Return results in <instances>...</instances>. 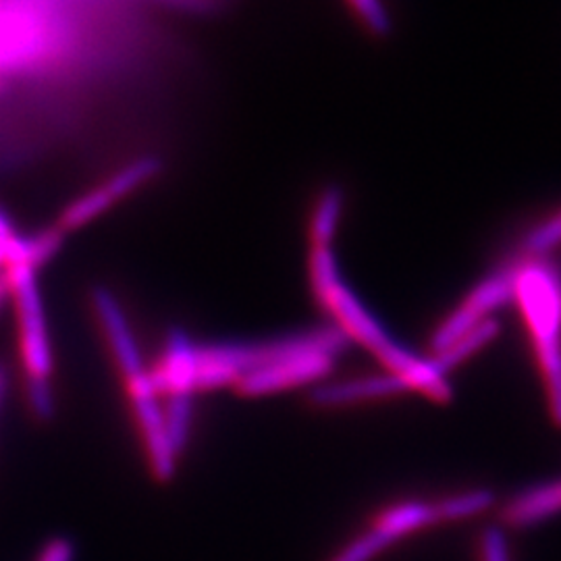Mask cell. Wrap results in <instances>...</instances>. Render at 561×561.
Here are the masks:
<instances>
[{
	"instance_id": "cell-1",
	"label": "cell",
	"mask_w": 561,
	"mask_h": 561,
	"mask_svg": "<svg viewBox=\"0 0 561 561\" xmlns=\"http://www.w3.org/2000/svg\"><path fill=\"white\" fill-rule=\"evenodd\" d=\"M150 34L76 0H0V123L85 101L144 57Z\"/></svg>"
},
{
	"instance_id": "cell-2",
	"label": "cell",
	"mask_w": 561,
	"mask_h": 561,
	"mask_svg": "<svg viewBox=\"0 0 561 561\" xmlns=\"http://www.w3.org/2000/svg\"><path fill=\"white\" fill-rule=\"evenodd\" d=\"M347 343L350 337L340 327L240 343H196L175 329L164 341L159 360L150 366V379L161 398L178 393L196 398V393L208 389L236 387L245 375L273 362L304 354H327L335 358Z\"/></svg>"
},
{
	"instance_id": "cell-3",
	"label": "cell",
	"mask_w": 561,
	"mask_h": 561,
	"mask_svg": "<svg viewBox=\"0 0 561 561\" xmlns=\"http://www.w3.org/2000/svg\"><path fill=\"white\" fill-rule=\"evenodd\" d=\"M310 280L317 300L321 301L322 308L337 321L350 340L360 341L393 375H400L401 379L412 385V389H419L431 400L439 403L454 400L451 382L437 368V364L422 358L396 340L350 289L341 275L331 243H312Z\"/></svg>"
},
{
	"instance_id": "cell-4",
	"label": "cell",
	"mask_w": 561,
	"mask_h": 561,
	"mask_svg": "<svg viewBox=\"0 0 561 561\" xmlns=\"http://www.w3.org/2000/svg\"><path fill=\"white\" fill-rule=\"evenodd\" d=\"M516 262L514 301L528 324L547 385L551 416L561 426V273L542 259Z\"/></svg>"
},
{
	"instance_id": "cell-5",
	"label": "cell",
	"mask_w": 561,
	"mask_h": 561,
	"mask_svg": "<svg viewBox=\"0 0 561 561\" xmlns=\"http://www.w3.org/2000/svg\"><path fill=\"white\" fill-rule=\"evenodd\" d=\"M9 298L13 300L15 319H18V340H20V356L23 370L27 375L25 393L27 398H46L53 396V345L48 333L46 310L38 287V273L32 271H9L0 275Z\"/></svg>"
},
{
	"instance_id": "cell-6",
	"label": "cell",
	"mask_w": 561,
	"mask_h": 561,
	"mask_svg": "<svg viewBox=\"0 0 561 561\" xmlns=\"http://www.w3.org/2000/svg\"><path fill=\"white\" fill-rule=\"evenodd\" d=\"M516 285V262L505 261L466 296L460 308H456L433 335V352L439 354L445 347L460 340L463 333L486 321L503 304L514 301Z\"/></svg>"
},
{
	"instance_id": "cell-7",
	"label": "cell",
	"mask_w": 561,
	"mask_h": 561,
	"mask_svg": "<svg viewBox=\"0 0 561 561\" xmlns=\"http://www.w3.org/2000/svg\"><path fill=\"white\" fill-rule=\"evenodd\" d=\"M157 173V162L150 159L129 162L125 169L113 173L111 178L94 185L90 192L81 194L78 201L67 206L60 213L59 221L53 227L60 236H71L88 222L96 221L104 213H108L119 202L127 201L131 194H136Z\"/></svg>"
},
{
	"instance_id": "cell-8",
	"label": "cell",
	"mask_w": 561,
	"mask_h": 561,
	"mask_svg": "<svg viewBox=\"0 0 561 561\" xmlns=\"http://www.w3.org/2000/svg\"><path fill=\"white\" fill-rule=\"evenodd\" d=\"M433 524H439L435 502L400 503L381 514L370 530L341 549L331 561H373L401 537Z\"/></svg>"
},
{
	"instance_id": "cell-9",
	"label": "cell",
	"mask_w": 561,
	"mask_h": 561,
	"mask_svg": "<svg viewBox=\"0 0 561 561\" xmlns=\"http://www.w3.org/2000/svg\"><path fill=\"white\" fill-rule=\"evenodd\" d=\"M333 360L335 358L327 354H304V356L273 362L245 375L238 381L236 389L241 396L259 398V396L277 393V391L294 389L301 385H310L322 379L333 368Z\"/></svg>"
},
{
	"instance_id": "cell-10",
	"label": "cell",
	"mask_w": 561,
	"mask_h": 561,
	"mask_svg": "<svg viewBox=\"0 0 561 561\" xmlns=\"http://www.w3.org/2000/svg\"><path fill=\"white\" fill-rule=\"evenodd\" d=\"M92 304H94V314L101 324L102 335L108 343L111 356L117 364L121 375L129 377L146 370L148 364L141 356L140 343L136 340V333L127 321L119 300L106 289H96L92 296Z\"/></svg>"
},
{
	"instance_id": "cell-11",
	"label": "cell",
	"mask_w": 561,
	"mask_h": 561,
	"mask_svg": "<svg viewBox=\"0 0 561 561\" xmlns=\"http://www.w3.org/2000/svg\"><path fill=\"white\" fill-rule=\"evenodd\" d=\"M412 385L401 379L400 375L387 373L375 377H360L352 381L324 382L310 391V401L319 408H340L358 401L379 400L389 396H400L410 391Z\"/></svg>"
},
{
	"instance_id": "cell-12",
	"label": "cell",
	"mask_w": 561,
	"mask_h": 561,
	"mask_svg": "<svg viewBox=\"0 0 561 561\" xmlns=\"http://www.w3.org/2000/svg\"><path fill=\"white\" fill-rule=\"evenodd\" d=\"M561 512V481L549 482L520 493L503 507L502 518L507 526L526 528Z\"/></svg>"
},
{
	"instance_id": "cell-13",
	"label": "cell",
	"mask_w": 561,
	"mask_h": 561,
	"mask_svg": "<svg viewBox=\"0 0 561 561\" xmlns=\"http://www.w3.org/2000/svg\"><path fill=\"white\" fill-rule=\"evenodd\" d=\"M502 327L495 319H486L481 324H477L474 329H470L468 333H463L460 340L456 343H451L449 347H445L439 354H435L433 362L437 364V368L442 373H449L451 368H456L461 362L468 360L472 354H477L479 350H482L489 341L495 340L500 335Z\"/></svg>"
},
{
	"instance_id": "cell-14",
	"label": "cell",
	"mask_w": 561,
	"mask_h": 561,
	"mask_svg": "<svg viewBox=\"0 0 561 561\" xmlns=\"http://www.w3.org/2000/svg\"><path fill=\"white\" fill-rule=\"evenodd\" d=\"M561 245V206L545 215L522 236L514 259H542L553 254Z\"/></svg>"
},
{
	"instance_id": "cell-15",
	"label": "cell",
	"mask_w": 561,
	"mask_h": 561,
	"mask_svg": "<svg viewBox=\"0 0 561 561\" xmlns=\"http://www.w3.org/2000/svg\"><path fill=\"white\" fill-rule=\"evenodd\" d=\"M495 503V493L489 489H474L435 502L439 522H458L474 518Z\"/></svg>"
},
{
	"instance_id": "cell-16",
	"label": "cell",
	"mask_w": 561,
	"mask_h": 561,
	"mask_svg": "<svg viewBox=\"0 0 561 561\" xmlns=\"http://www.w3.org/2000/svg\"><path fill=\"white\" fill-rule=\"evenodd\" d=\"M362 30L375 38L391 34V13L385 0H343Z\"/></svg>"
},
{
	"instance_id": "cell-17",
	"label": "cell",
	"mask_w": 561,
	"mask_h": 561,
	"mask_svg": "<svg viewBox=\"0 0 561 561\" xmlns=\"http://www.w3.org/2000/svg\"><path fill=\"white\" fill-rule=\"evenodd\" d=\"M482 561H512L510 560V542L502 526L484 528L481 539Z\"/></svg>"
},
{
	"instance_id": "cell-18",
	"label": "cell",
	"mask_w": 561,
	"mask_h": 561,
	"mask_svg": "<svg viewBox=\"0 0 561 561\" xmlns=\"http://www.w3.org/2000/svg\"><path fill=\"white\" fill-rule=\"evenodd\" d=\"M76 547L69 539H53L46 542L36 561H73Z\"/></svg>"
},
{
	"instance_id": "cell-19",
	"label": "cell",
	"mask_w": 561,
	"mask_h": 561,
	"mask_svg": "<svg viewBox=\"0 0 561 561\" xmlns=\"http://www.w3.org/2000/svg\"><path fill=\"white\" fill-rule=\"evenodd\" d=\"M7 298H9V289H7L4 279L0 277V306H2V301L7 300Z\"/></svg>"
},
{
	"instance_id": "cell-20",
	"label": "cell",
	"mask_w": 561,
	"mask_h": 561,
	"mask_svg": "<svg viewBox=\"0 0 561 561\" xmlns=\"http://www.w3.org/2000/svg\"><path fill=\"white\" fill-rule=\"evenodd\" d=\"M2 391H4V381H2V373H0V400H2Z\"/></svg>"
}]
</instances>
